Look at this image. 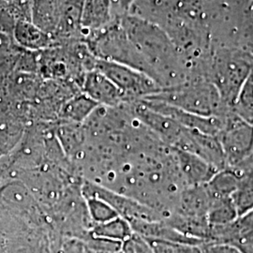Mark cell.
<instances>
[{
    "label": "cell",
    "instance_id": "24",
    "mask_svg": "<svg viewBox=\"0 0 253 253\" xmlns=\"http://www.w3.org/2000/svg\"><path fill=\"white\" fill-rule=\"evenodd\" d=\"M203 253H227V246L207 243L203 246Z\"/></svg>",
    "mask_w": 253,
    "mask_h": 253
},
{
    "label": "cell",
    "instance_id": "8",
    "mask_svg": "<svg viewBox=\"0 0 253 253\" xmlns=\"http://www.w3.org/2000/svg\"><path fill=\"white\" fill-rule=\"evenodd\" d=\"M84 94L100 106L116 108L126 102L124 94L108 78L97 70L84 74L82 83Z\"/></svg>",
    "mask_w": 253,
    "mask_h": 253
},
{
    "label": "cell",
    "instance_id": "12",
    "mask_svg": "<svg viewBox=\"0 0 253 253\" xmlns=\"http://www.w3.org/2000/svg\"><path fill=\"white\" fill-rule=\"evenodd\" d=\"M230 168L238 173V184L232 200L238 217H241L253 210V167L240 163Z\"/></svg>",
    "mask_w": 253,
    "mask_h": 253
},
{
    "label": "cell",
    "instance_id": "15",
    "mask_svg": "<svg viewBox=\"0 0 253 253\" xmlns=\"http://www.w3.org/2000/svg\"><path fill=\"white\" fill-rule=\"evenodd\" d=\"M133 234V231L129 223L123 217H118L107 222L93 225L88 235L105 238L109 240H114L123 243L130 235Z\"/></svg>",
    "mask_w": 253,
    "mask_h": 253
},
{
    "label": "cell",
    "instance_id": "19",
    "mask_svg": "<svg viewBox=\"0 0 253 253\" xmlns=\"http://www.w3.org/2000/svg\"><path fill=\"white\" fill-rule=\"evenodd\" d=\"M233 110L244 121L253 126V82H246L235 101Z\"/></svg>",
    "mask_w": 253,
    "mask_h": 253
},
{
    "label": "cell",
    "instance_id": "16",
    "mask_svg": "<svg viewBox=\"0 0 253 253\" xmlns=\"http://www.w3.org/2000/svg\"><path fill=\"white\" fill-rule=\"evenodd\" d=\"M18 29L20 41L28 48L42 51L56 44L53 35L43 31L35 24L23 23L20 25Z\"/></svg>",
    "mask_w": 253,
    "mask_h": 253
},
{
    "label": "cell",
    "instance_id": "11",
    "mask_svg": "<svg viewBox=\"0 0 253 253\" xmlns=\"http://www.w3.org/2000/svg\"><path fill=\"white\" fill-rule=\"evenodd\" d=\"M111 0H84L81 11V27L84 36L95 30L107 27L115 15Z\"/></svg>",
    "mask_w": 253,
    "mask_h": 253
},
{
    "label": "cell",
    "instance_id": "28",
    "mask_svg": "<svg viewBox=\"0 0 253 253\" xmlns=\"http://www.w3.org/2000/svg\"><path fill=\"white\" fill-rule=\"evenodd\" d=\"M86 253H87V251H86Z\"/></svg>",
    "mask_w": 253,
    "mask_h": 253
},
{
    "label": "cell",
    "instance_id": "10",
    "mask_svg": "<svg viewBox=\"0 0 253 253\" xmlns=\"http://www.w3.org/2000/svg\"><path fill=\"white\" fill-rule=\"evenodd\" d=\"M210 203L211 197L207 184L186 187L181 191L177 205L172 213L185 217L208 218Z\"/></svg>",
    "mask_w": 253,
    "mask_h": 253
},
{
    "label": "cell",
    "instance_id": "5",
    "mask_svg": "<svg viewBox=\"0 0 253 253\" xmlns=\"http://www.w3.org/2000/svg\"><path fill=\"white\" fill-rule=\"evenodd\" d=\"M94 70L102 73L115 84L124 94L126 102L144 100L163 90L149 76L126 65L96 58Z\"/></svg>",
    "mask_w": 253,
    "mask_h": 253
},
{
    "label": "cell",
    "instance_id": "22",
    "mask_svg": "<svg viewBox=\"0 0 253 253\" xmlns=\"http://www.w3.org/2000/svg\"><path fill=\"white\" fill-rule=\"evenodd\" d=\"M56 250L54 253H86L83 242L77 239H67Z\"/></svg>",
    "mask_w": 253,
    "mask_h": 253
},
{
    "label": "cell",
    "instance_id": "26",
    "mask_svg": "<svg viewBox=\"0 0 253 253\" xmlns=\"http://www.w3.org/2000/svg\"><path fill=\"white\" fill-rule=\"evenodd\" d=\"M251 81L253 82V71H252V73H251V75H250V78H249Z\"/></svg>",
    "mask_w": 253,
    "mask_h": 253
},
{
    "label": "cell",
    "instance_id": "18",
    "mask_svg": "<svg viewBox=\"0 0 253 253\" xmlns=\"http://www.w3.org/2000/svg\"><path fill=\"white\" fill-rule=\"evenodd\" d=\"M86 209L92 224H100L119 217L116 210L104 201L96 197H85Z\"/></svg>",
    "mask_w": 253,
    "mask_h": 253
},
{
    "label": "cell",
    "instance_id": "9",
    "mask_svg": "<svg viewBox=\"0 0 253 253\" xmlns=\"http://www.w3.org/2000/svg\"><path fill=\"white\" fill-rule=\"evenodd\" d=\"M181 177L186 187L208 184L218 171L203 159L185 151L174 149Z\"/></svg>",
    "mask_w": 253,
    "mask_h": 253
},
{
    "label": "cell",
    "instance_id": "2",
    "mask_svg": "<svg viewBox=\"0 0 253 253\" xmlns=\"http://www.w3.org/2000/svg\"><path fill=\"white\" fill-rule=\"evenodd\" d=\"M253 56L231 47H213L208 60L207 80L214 84L229 108H233L238 95L249 80Z\"/></svg>",
    "mask_w": 253,
    "mask_h": 253
},
{
    "label": "cell",
    "instance_id": "17",
    "mask_svg": "<svg viewBox=\"0 0 253 253\" xmlns=\"http://www.w3.org/2000/svg\"><path fill=\"white\" fill-rule=\"evenodd\" d=\"M238 217L233 200L230 198H211L208 213L210 226H220L233 222Z\"/></svg>",
    "mask_w": 253,
    "mask_h": 253
},
{
    "label": "cell",
    "instance_id": "3",
    "mask_svg": "<svg viewBox=\"0 0 253 253\" xmlns=\"http://www.w3.org/2000/svg\"><path fill=\"white\" fill-rule=\"evenodd\" d=\"M144 100H155L170 104L202 117H224L232 109L221 100L217 88L206 79H192Z\"/></svg>",
    "mask_w": 253,
    "mask_h": 253
},
{
    "label": "cell",
    "instance_id": "20",
    "mask_svg": "<svg viewBox=\"0 0 253 253\" xmlns=\"http://www.w3.org/2000/svg\"><path fill=\"white\" fill-rule=\"evenodd\" d=\"M154 253H203L204 245H191L172 241L147 240Z\"/></svg>",
    "mask_w": 253,
    "mask_h": 253
},
{
    "label": "cell",
    "instance_id": "25",
    "mask_svg": "<svg viewBox=\"0 0 253 253\" xmlns=\"http://www.w3.org/2000/svg\"><path fill=\"white\" fill-rule=\"evenodd\" d=\"M227 253H240L239 252H237L235 249L232 248V247H229L227 246Z\"/></svg>",
    "mask_w": 253,
    "mask_h": 253
},
{
    "label": "cell",
    "instance_id": "13",
    "mask_svg": "<svg viewBox=\"0 0 253 253\" xmlns=\"http://www.w3.org/2000/svg\"><path fill=\"white\" fill-rule=\"evenodd\" d=\"M238 184V173L235 169L227 167L217 171L207 184L211 198H232Z\"/></svg>",
    "mask_w": 253,
    "mask_h": 253
},
{
    "label": "cell",
    "instance_id": "23",
    "mask_svg": "<svg viewBox=\"0 0 253 253\" xmlns=\"http://www.w3.org/2000/svg\"><path fill=\"white\" fill-rule=\"evenodd\" d=\"M135 1L136 0H111L112 8L118 9V15L116 16L127 14Z\"/></svg>",
    "mask_w": 253,
    "mask_h": 253
},
{
    "label": "cell",
    "instance_id": "27",
    "mask_svg": "<svg viewBox=\"0 0 253 253\" xmlns=\"http://www.w3.org/2000/svg\"><path fill=\"white\" fill-rule=\"evenodd\" d=\"M85 250H86V249H85ZM87 253H90V252H88V251H87ZM122 253V251H119V252H115V253Z\"/></svg>",
    "mask_w": 253,
    "mask_h": 253
},
{
    "label": "cell",
    "instance_id": "14",
    "mask_svg": "<svg viewBox=\"0 0 253 253\" xmlns=\"http://www.w3.org/2000/svg\"><path fill=\"white\" fill-rule=\"evenodd\" d=\"M99 106L85 94L73 97L64 104L61 110V117L72 123H81L89 118L95 109Z\"/></svg>",
    "mask_w": 253,
    "mask_h": 253
},
{
    "label": "cell",
    "instance_id": "1",
    "mask_svg": "<svg viewBox=\"0 0 253 253\" xmlns=\"http://www.w3.org/2000/svg\"><path fill=\"white\" fill-rule=\"evenodd\" d=\"M119 20L128 39L145 59L149 77L163 89L190 80L184 58L161 27L128 13L119 16Z\"/></svg>",
    "mask_w": 253,
    "mask_h": 253
},
{
    "label": "cell",
    "instance_id": "4",
    "mask_svg": "<svg viewBox=\"0 0 253 253\" xmlns=\"http://www.w3.org/2000/svg\"><path fill=\"white\" fill-rule=\"evenodd\" d=\"M84 42L96 58L126 65L149 76L145 59L128 39L119 16L107 27L87 33Z\"/></svg>",
    "mask_w": 253,
    "mask_h": 253
},
{
    "label": "cell",
    "instance_id": "6",
    "mask_svg": "<svg viewBox=\"0 0 253 253\" xmlns=\"http://www.w3.org/2000/svg\"><path fill=\"white\" fill-rule=\"evenodd\" d=\"M227 167H235L247 160L253 150V126L239 118L234 110L225 117L224 126L217 136Z\"/></svg>",
    "mask_w": 253,
    "mask_h": 253
},
{
    "label": "cell",
    "instance_id": "21",
    "mask_svg": "<svg viewBox=\"0 0 253 253\" xmlns=\"http://www.w3.org/2000/svg\"><path fill=\"white\" fill-rule=\"evenodd\" d=\"M121 251L123 253H154L148 241L135 233L123 242Z\"/></svg>",
    "mask_w": 253,
    "mask_h": 253
},
{
    "label": "cell",
    "instance_id": "7",
    "mask_svg": "<svg viewBox=\"0 0 253 253\" xmlns=\"http://www.w3.org/2000/svg\"><path fill=\"white\" fill-rule=\"evenodd\" d=\"M146 107L151 109L154 112L162 114L168 118H172L181 125L190 127L192 129L199 130L201 132L209 135H218L220 130L224 126L225 117H202L194 115L184 110L172 106L170 104L155 100H141Z\"/></svg>",
    "mask_w": 253,
    "mask_h": 253
}]
</instances>
